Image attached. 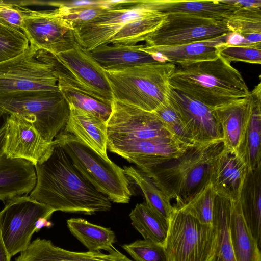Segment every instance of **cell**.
Returning a JSON list of instances; mask_svg holds the SVG:
<instances>
[{
  "mask_svg": "<svg viewBox=\"0 0 261 261\" xmlns=\"http://www.w3.org/2000/svg\"><path fill=\"white\" fill-rule=\"evenodd\" d=\"M34 166L37 182L29 196L55 212L92 215L111 209V201L83 177L54 140L48 158Z\"/></svg>",
  "mask_w": 261,
  "mask_h": 261,
  "instance_id": "obj_1",
  "label": "cell"
},
{
  "mask_svg": "<svg viewBox=\"0 0 261 261\" xmlns=\"http://www.w3.org/2000/svg\"><path fill=\"white\" fill-rule=\"evenodd\" d=\"M223 141L189 147L180 156L141 170L179 207L211 183L215 161Z\"/></svg>",
  "mask_w": 261,
  "mask_h": 261,
  "instance_id": "obj_2",
  "label": "cell"
},
{
  "mask_svg": "<svg viewBox=\"0 0 261 261\" xmlns=\"http://www.w3.org/2000/svg\"><path fill=\"white\" fill-rule=\"evenodd\" d=\"M170 87L212 109L245 97L250 91L241 73L221 57L177 66Z\"/></svg>",
  "mask_w": 261,
  "mask_h": 261,
  "instance_id": "obj_3",
  "label": "cell"
},
{
  "mask_svg": "<svg viewBox=\"0 0 261 261\" xmlns=\"http://www.w3.org/2000/svg\"><path fill=\"white\" fill-rule=\"evenodd\" d=\"M176 65L159 60L126 68L106 70L113 99L153 112L168 100L169 80Z\"/></svg>",
  "mask_w": 261,
  "mask_h": 261,
  "instance_id": "obj_4",
  "label": "cell"
},
{
  "mask_svg": "<svg viewBox=\"0 0 261 261\" xmlns=\"http://www.w3.org/2000/svg\"><path fill=\"white\" fill-rule=\"evenodd\" d=\"M54 140L59 144L83 177L114 203H129L132 193L124 169L73 135L61 131Z\"/></svg>",
  "mask_w": 261,
  "mask_h": 261,
  "instance_id": "obj_5",
  "label": "cell"
},
{
  "mask_svg": "<svg viewBox=\"0 0 261 261\" xmlns=\"http://www.w3.org/2000/svg\"><path fill=\"white\" fill-rule=\"evenodd\" d=\"M0 108L9 115L31 119L44 139L52 142L68 121V103L59 90H34L0 95Z\"/></svg>",
  "mask_w": 261,
  "mask_h": 261,
  "instance_id": "obj_6",
  "label": "cell"
},
{
  "mask_svg": "<svg viewBox=\"0 0 261 261\" xmlns=\"http://www.w3.org/2000/svg\"><path fill=\"white\" fill-rule=\"evenodd\" d=\"M40 53L53 66L58 77V82L111 105L112 93L105 70L89 51L77 43L72 49L56 55L43 49H40Z\"/></svg>",
  "mask_w": 261,
  "mask_h": 261,
  "instance_id": "obj_7",
  "label": "cell"
},
{
  "mask_svg": "<svg viewBox=\"0 0 261 261\" xmlns=\"http://www.w3.org/2000/svg\"><path fill=\"white\" fill-rule=\"evenodd\" d=\"M55 212L29 196L7 201L0 211V231L11 257L27 248L34 232L53 225L49 219Z\"/></svg>",
  "mask_w": 261,
  "mask_h": 261,
  "instance_id": "obj_8",
  "label": "cell"
},
{
  "mask_svg": "<svg viewBox=\"0 0 261 261\" xmlns=\"http://www.w3.org/2000/svg\"><path fill=\"white\" fill-rule=\"evenodd\" d=\"M173 207L164 245L169 261H211L217 237L214 225Z\"/></svg>",
  "mask_w": 261,
  "mask_h": 261,
  "instance_id": "obj_9",
  "label": "cell"
},
{
  "mask_svg": "<svg viewBox=\"0 0 261 261\" xmlns=\"http://www.w3.org/2000/svg\"><path fill=\"white\" fill-rule=\"evenodd\" d=\"M52 64L29 45L21 54L0 62V95L34 90H59Z\"/></svg>",
  "mask_w": 261,
  "mask_h": 261,
  "instance_id": "obj_10",
  "label": "cell"
},
{
  "mask_svg": "<svg viewBox=\"0 0 261 261\" xmlns=\"http://www.w3.org/2000/svg\"><path fill=\"white\" fill-rule=\"evenodd\" d=\"M155 12L149 0L112 1L111 6L96 18L74 27L76 42L91 51L108 44L127 23Z\"/></svg>",
  "mask_w": 261,
  "mask_h": 261,
  "instance_id": "obj_11",
  "label": "cell"
},
{
  "mask_svg": "<svg viewBox=\"0 0 261 261\" xmlns=\"http://www.w3.org/2000/svg\"><path fill=\"white\" fill-rule=\"evenodd\" d=\"M18 5L23 16L22 31L30 45L56 55L72 49L77 43L73 24L58 8L34 10Z\"/></svg>",
  "mask_w": 261,
  "mask_h": 261,
  "instance_id": "obj_12",
  "label": "cell"
},
{
  "mask_svg": "<svg viewBox=\"0 0 261 261\" xmlns=\"http://www.w3.org/2000/svg\"><path fill=\"white\" fill-rule=\"evenodd\" d=\"M232 33L224 20L183 14H169L145 40L146 46H173L218 38Z\"/></svg>",
  "mask_w": 261,
  "mask_h": 261,
  "instance_id": "obj_13",
  "label": "cell"
},
{
  "mask_svg": "<svg viewBox=\"0 0 261 261\" xmlns=\"http://www.w3.org/2000/svg\"><path fill=\"white\" fill-rule=\"evenodd\" d=\"M111 108L107 121L108 139L128 140L175 137L153 112L114 99Z\"/></svg>",
  "mask_w": 261,
  "mask_h": 261,
  "instance_id": "obj_14",
  "label": "cell"
},
{
  "mask_svg": "<svg viewBox=\"0 0 261 261\" xmlns=\"http://www.w3.org/2000/svg\"><path fill=\"white\" fill-rule=\"evenodd\" d=\"M189 147L175 137L107 141V149L135 164L140 170L177 158Z\"/></svg>",
  "mask_w": 261,
  "mask_h": 261,
  "instance_id": "obj_15",
  "label": "cell"
},
{
  "mask_svg": "<svg viewBox=\"0 0 261 261\" xmlns=\"http://www.w3.org/2000/svg\"><path fill=\"white\" fill-rule=\"evenodd\" d=\"M6 124L4 153L7 157L23 159L34 166L48 158L53 149L54 141H45L31 119L13 114L7 118Z\"/></svg>",
  "mask_w": 261,
  "mask_h": 261,
  "instance_id": "obj_16",
  "label": "cell"
},
{
  "mask_svg": "<svg viewBox=\"0 0 261 261\" xmlns=\"http://www.w3.org/2000/svg\"><path fill=\"white\" fill-rule=\"evenodd\" d=\"M168 99L195 143L205 144L223 141L213 109L170 87Z\"/></svg>",
  "mask_w": 261,
  "mask_h": 261,
  "instance_id": "obj_17",
  "label": "cell"
},
{
  "mask_svg": "<svg viewBox=\"0 0 261 261\" xmlns=\"http://www.w3.org/2000/svg\"><path fill=\"white\" fill-rule=\"evenodd\" d=\"M247 172V165L238 152L224 146L215 161L211 184L217 195L238 200Z\"/></svg>",
  "mask_w": 261,
  "mask_h": 261,
  "instance_id": "obj_18",
  "label": "cell"
},
{
  "mask_svg": "<svg viewBox=\"0 0 261 261\" xmlns=\"http://www.w3.org/2000/svg\"><path fill=\"white\" fill-rule=\"evenodd\" d=\"M15 261H133L116 249L108 254L74 252L55 246L50 240L38 238L31 242Z\"/></svg>",
  "mask_w": 261,
  "mask_h": 261,
  "instance_id": "obj_19",
  "label": "cell"
},
{
  "mask_svg": "<svg viewBox=\"0 0 261 261\" xmlns=\"http://www.w3.org/2000/svg\"><path fill=\"white\" fill-rule=\"evenodd\" d=\"M253 107L250 93L245 97L213 109L223 133L224 146L238 150L249 121Z\"/></svg>",
  "mask_w": 261,
  "mask_h": 261,
  "instance_id": "obj_20",
  "label": "cell"
},
{
  "mask_svg": "<svg viewBox=\"0 0 261 261\" xmlns=\"http://www.w3.org/2000/svg\"><path fill=\"white\" fill-rule=\"evenodd\" d=\"M229 35L177 46L144 45L140 49L156 58L161 57L164 58V61L178 66H184L217 58L219 57L218 48L220 45L227 42Z\"/></svg>",
  "mask_w": 261,
  "mask_h": 261,
  "instance_id": "obj_21",
  "label": "cell"
},
{
  "mask_svg": "<svg viewBox=\"0 0 261 261\" xmlns=\"http://www.w3.org/2000/svg\"><path fill=\"white\" fill-rule=\"evenodd\" d=\"M37 176L34 165L21 159L4 154L0 159V200L3 202L27 195L35 188Z\"/></svg>",
  "mask_w": 261,
  "mask_h": 261,
  "instance_id": "obj_22",
  "label": "cell"
},
{
  "mask_svg": "<svg viewBox=\"0 0 261 261\" xmlns=\"http://www.w3.org/2000/svg\"><path fill=\"white\" fill-rule=\"evenodd\" d=\"M69 105V104H68ZM70 113L63 131L69 133L106 159L107 121L69 105Z\"/></svg>",
  "mask_w": 261,
  "mask_h": 261,
  "instance_id": "obj_23",
  "label": "cell"
},
{
  "mask_svg": "<svg viewBox=\"0 0 261 261\" xmlns=\"http://www.w3.org/2000/svg\"><path fill=\"white\" fill-rule=\"evenodd\" d=\"M152 10L159 13L183 14L222 21L238 8L225 1L150 0Z\"/></svg>",
  "mask_w": 261,
  "mask_h": 261,
  "instance_id": "obj_24",
  "label": "cell"
},
{
  "mask_svg": "<svg viewBox=\"0 0 261 261\" xmlns=\"http://www.w3.org/2000/svg\"><path fill=\"white\" fill-rule=\"evenodd\" d=\"M143 46L106 44L89 51L93 59L106 70L121 69L162 60L141 50Z\"/></svg>",
  "mask_w": 261,
  "mask_h": 261,
  "instance_id": "obj_25",
  "label": "cell"
},
{
  "mask_svg": "<svg viewBox=\"0 0 261 261\" xmlns=\"http://www.w3.org/2000/svg\"><path fill=\"white\" fill-rule=\"evenodd\" d=\"M245 223L260 248L261 242V166L248 170L239 198Z\"/></svg>",
  "mask_w": 261,
  "mask_h": 261,
  "instance_id": "obj_26",
  "label": "cell"
},
{
  "mask_svg": "<svg viewBox=\"0 0 261 261\" xmlns=\"http://www.w3.org/2000/svg\"><path fill=\"white\" fill-rule=\"evenodd\" d=\"M253 100L252 114L237 151L246 163L248 170L261 166V84L250 91Z\"/></svg>",
  "mask_w": 261,
  "mask_h": 261,
  "instance_id": "obj_27",
  "label": "cell"
},
{
  "mask_svg": "<svg viewBox=\"0 0 261 261\" xmlns=\"http://www.w3.org/2000/svg\"><path fill=\"white\" fill-rule=\"evenodd\" d=\"M229 232L236 261H261L260 248L245 223L239 200L231 201Z\"/></svg>",
  "mask_w": 261,
  "mask_h": 261,
  "instance_id": "obj_28",
  "label": "cell"
},
{
  "mask_svg": "<svg viewBox=\"0 0 261 261\" xmlns=\"http://www.w3.org/2000/svg\"><path fill=\"white\" fill-rule=\"evenodd\" d=\"M231 200L217 195L215 199L212 224L217 237L211 261H236L229 232Z\"/></svg>",
  "mask_w": 261,
  "mask_h": 261,
  "instance_id": "obj_29",
  "label": "cell"
},
{
  "mask_svg": "<svg viewBox=\"0 0 261 261\" xmlns=\"http://www.w3.org/2000/svg\"><path fill=\"white\" fill-rule=\"evenodd\" d=\"M67 226L71 234L91 252L105 250L110 252L115 248V234L110 229L92 224L83 218H70Z\"/></svg>",
  "mask_w": 261,
  "mask_h": 261,
  "instance_id": "obj_30",
  "label": "cell"
},
{
  "mask_svg": "<svg viewBox=\"0 0 261 261\" xmlns=\"http://www.w3.org/2000/svg\"><path fill=\"white\" fill-rule=\"evenodd\" d=\"M129 216L132 224L144 239L164 246L169 220L153 210L145 201L137 204Z\"/></svg>",
  "mask_w": 261,
  "mask_h": 261,
  "instance_id": "obj_31",
  "label": "cell"
},
{
  "mask_svg": "<svg viewBox=\"0 0 261 261\" xmlns=\"http://www.w3.org/2000/svg\"><path fill=\"white\" fill-rule=\"evenodd\" d=\"M223 20L232 33L250 43L261 42V7H238Z\"/></svg>",
  "mask_w": 261,
  "mask_h": 261,
  "instance_id": "obj_32",
  "label": "cell"
},
{
  "mask_svg": "<svg viewBox=\"0 0 261 261\" xmlns=\"http://www.w3.org/2000/svg\"><path fill=\"white\" fill-rule=\"evenodd\" d=\"M165 17L157 12L136 19L124 25L108 44L136 45L146 38L162 23Z\"/></svg>",
  "mask_w": 261,
  "mask_h": 261,
  "instance_id": "obj_33",
  "label": "cell"
},
{
  "mask_svg": "<svg viewBox=\"0 0 261 261\" xmlns=\"http://www.w3.org/2000/svg\"><path fill=\"white\" fill-rule=\"evenodd\" d=\"M123 169L128 178L140 188L144 195L145 202L153 210L169 220L174 207L152 180L141 170L134 167L124 166Z\"/></svg>",
  "mask_w": 261,
  "mask_h": 261,
  "instance_id": "obj_34",
  "label": "cell"
},
{
  "mask_svg": "<svg viewBox=\"0 0 261 261\" xmlns=\"http://www.w3.org/2000/svg\"><path fill=\"white\" fill-rule=\"evenodd\" d=\"M59 91L69 105L91 113L105 121L111 113V105L105 103L81 90L58 82Z\"/></svg>",
  "mask_w": 261,
  "mask_h": 261,
  "instance_id": "obj_35",
  "label": "cell"
},
{
  "mask_svg": "<svg viewBox=\"0 0 261 261\" xmlns=\"http://www.w3.org/2000/svg\"><path fill=\"white\" fill-rule=\"evenodd\" d=\"M217 195L210 183L187 203L176 208L190 214L202 224L212 225L214 204Z\"/></svg>",
  "mask_w": 261,
  "mask_h": 261,
  "instance_id": "obj_36",
  "label": "cell"
},
{
  "mask_svg": "<svg viewBox=\"0 0 261 261\" xmlns=\"http://www.w3.org/2000/svg\"><path fill=\"white\" fill-rule=\"evenodd\" d=\"M51 6L57 7L63 16L73 27L87 23L96 18L112 5V1H97L86 5L68 6L63 2H50Z\"/></svg>",
  "mask_w": 261,
  "mask_h": 261,
  "instance_id": "obj_37",
  "label": "cell"
},
{
  "mask_svg": "<svg viewBox=\"0 0 261 261\" xmlns=\"http://www.w3.org/2000/svg\"><path fill=\"white\" fill-rule=\"evenodd\" d=\"M171 134L180 142L190 146L196 144L186 130L178 113L168 100L153 112Z\"/></svg>",
  "mask_w": 261,
  "mask_h": 261,
  "instance_id": "obj_38",
  "label": "cell"
},
{
  "mask_svg": "<svg viewBox=\"0 0 261 261\" xmlns=\"http://www.w3.org/2000/svg\"><path fill=\"white\" fill-rule=\"evenodd\" d=\"M29 45L23 32L0 23V62L21 54Z\"/></svg>",
  "mask_w": 261,
  "mask_h": 261,
  "instance_id": "obj_39",
  "label": "cell"
},
{
  "mask_svg": "<svg viewBox=\"0 0 261 261\" xmlns=\"http://www.w3.org/2000/svg\"><path fill=\"white\" fill-rule=\"evenodd\" d=\"M218 54L230 64L232 62H243L260 64L261 42L240 45L226 43L218 47Z\"/></svg>",
  "mask_w": 261,
  "mask_h": 261,
  "instance_id": "obj_40",
  "label": "cell"
},
{
  "mask_svg": "<svg viewBox=\"0 0 261 261\" xmlns=\"http://www.w3.org/2000/svg\"><path fill=\"white\" fill-rule=\"evenodd\" d=\"M122 247L135 261H169L164 246L149 240H137Z\"/></svg>",
  "mask_w": 261,
  "mask_h": 261,
  "instance_id": "obj_41",
  "label": "cell"
},
{
  "mask_svg": "<svg viewBox=\"0 0 261 261\" xmlns=\"http://www.w3.org/2000/svg\"><path fill=\"white\" fill-rule=\"evenodd\" d=\"M0 23L22 32L23 16L18 4L8 2L0 9Z\"/></svg>",
  "mask_w": 261,
  "mask_h": 261,
  "instance_id": "obj_42",
  "label": "cell"
},
{
  "mask_svg": "<svg viewBox=\"0 0 261 261\" xmlns=\"http://www.w3.org/2000/svg\"><path fill=\"white\" fill-rule=\"evenodd\" d=\"M226 3L236 6L238 7H261L260 0L252 1H225Z\"/></svg>",
  "mask_w": 261,
  "mask_h": 261,
  "instance_id": "obj_43",
  "label": "cell"
},
{
  "mask_svg": "<svg viewBox=\"0 0 261 261\" xmlns=\"http://www.w3.org/2000/svg\"><path fill=\"white\" fill-rule=\"evenodd\" d=\"M7 133V124L0 128V159L4 154V149L6 143Z\"/></svg>",
  "mask_w": 261,
  "mask_h": 261,
  "instance_id": "obj_44",
  "label": "cell"
},
{
  "mask_svg": "<svg viewBox=\"0 0 261 261\" xmlns=\"http://www.w3.org/2000/svg\"><path fill=\"white\" fill-rule=\"evenodd\" d=\"M11 258L4 245L0 231V261H10Z\"/></svg>",
  "mask_w": 261,
  "mask_h": 261,
  "instance_id": "obj_45",
  "label": "cell"
},
{
  "mask_svg": "<svg viewBox=\"0 0 261 261\" xmlns=\"http://www.w3.org/2000/svg\"><path fill=\"white\" fill-rule=\"evenodd\" d=\"M9 116L8 114L0 108V128L6 124Z\"/></svg>",
  "mask_w": 261,
  "mask_h": 261,
  "instance_id": "obj_46",
  "label": "cell"
},
{
  "mask_svg": "<svg viewBox=\"0 0 261 261\" xmlns=\"http://www.w3.org/2000/svg\"><path fill=\"white\" fill-rule=\"evenodd\" d=\"M8 2H5L3 1H0V9L6 6Z\"/></svg>",
  "mask_w": 261,
  "mask_h": 261,
  "instance_id": "obj_47",
  "label": "cell"
}]
</instances>
